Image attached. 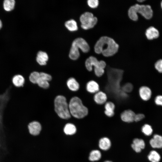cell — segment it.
Listing matches in <instances>:
<instances>
[{"label":"cell","instance_id":"1","mask_svg":"<svg viewBox=\"0 0 162 162\" xmlns=\"http://www.w3.org/2000/svg\"><path fill=\"white\" fill-rule=\"evenodd\" d=\"M118 48V45L113 39L105 36L101 37L97 41L94 50L96 53H101L105 57H109L115 54Z\"/></svg>","mask_w":162,"mask_h":162},{"label":"cell","instance_id":"2","mask_svg":"<svg viewBox=\"0 0 162 162\" xmlns=\"http://www.w3.org/2000/svg\"><path fill=\"white\" fill-rule=\"evenodd\" d=\"M128 14L130 19L136 21L139 18L138 14H140L145 19L149 20L152 17L153 11L149 5L136 4L130 7Z\"/></svg>","mask_w":162,"mask_h":162},{"label":"cell","instance_id":"3","mask_svg":"<svg viewBox=\"0 0 162 162\" xmlns=\"http://www.w3.org/2000/svg\"><path fill=\"white\" fill-rule=\"evenodd\" d=\"M68 105L70 115L76 118H82L88 114L87 108L83 104L81 99L78 97L72 98Z\"/></svg>","mask_w":162,"mask_h":162},{"label":"cell","instance_id":"4","mask_svg":"<svg viewBox=\"0 0 162 162\" xmlns=\"http://www.w3.org/2000/svg\"><path fill=\"white\" fill-rule=\"evenodd\" d=\"M55 110L58 116L64 119H68L70 117L69 105L65 97L58 95L54 100Z\"/></svg>","mask_w":162,"mask_h":162},{"label":"cell","instance_id":"5","mask_svg":"<svg viewBox=\"0 0 162 162\" xmlns=\"http://www.w3.org/2000/svg\"><path fill=\"white\" fill-rule=\"evenodd\" d=\"M81 27L83 29L87 30L93 28L97 24L98 19L89 12H86L82 14L80 17Z\"/></svg>","mask_w":162,"mask_h":162},{"label":"cell","instance_id":"6","mask_svg":"<svg viewBox=\"0 0 162 162\" xmlns=\"http://www.w3.org/2000/svg\"><path fill=\"white\" fill-rule=\"evenodd\" d=\"M85 66L88 70L91 71L93 66L94 67V68H100L104 69L106 66V63L104 61H99L95 57L91 56L86 60Z\"/></svg>","mask_w":162,"mask_h":162},{"label":"cell","instance_id":"7","mask_svg":"<svg viewBox=\"0 0 162 162\" xmlns=\"http://www.w3.org/2000/svg\"><path fill=\"white\" fill-rule=\"evenodd\" d=\"M52 80L50 75L44 72L40 73V76L37 84L40 87L47 88L49 86V81Z\"/></svg>","mask_w":162,"mask_h":162},{"label":"cell","instance_id":"8","mask_svg":"<svg viewBox=\"0 0 162 162\" xmlns=\"http://www.w3.org/2000/svg\"><path fill=\"white\" fill-rule=\"evenodd\" d=\"M28 129L29 134L32 136L38 135L41 129L40 124L38 122L33 121L29 123L28 125Z\"/></svg>","mask_w":162,"mask_h":162},{"label":"cell","instance_id":"9","mask_svg":"<svg viewBox=\"0 0 162 162\" xmlns=\"http://www.w3.org/2000/svg\"><path fill=\"white\" fill-rule=\"evenodd\" d=\"M73 44L80 48L83 52H88L90 49L89 46L86 41L83 38H78L75 39L73 42Z\"/></svg>","mask_w":162,"mask_h":162},{"label":"cell","instance_id":"10","mask_svg":"<svg viewBox=\"0 0 162 162\" xmlns=\"http://www.w3.org/2000/svg\"><path fill=\"white\" fill-rule=\"evenodd\" d=\"M145 35L148 40H152L158 38L159 36V33L157 29L151 26L146 30Z\"/></svg>","mask_w":162,"mask_h":162},{"label":"cell","instance_id":"11","mask_svg":"<svg viewBox=\"0 0 162 162\" xmlns=\"http://www.w3.org/2000/svg\"><path fill=\"white\" fill-rule=\"evenodd\" d=\"M135 113L132 110H127L121 114V118L123 121L126 122H131L134 121Z\"/></svg>","mask_w":162,"mask_h":162},{"label":"cell","instance_id":"12","mask_svg":"<svg viewBox=\"0 0 162 162\" xmlns=\"http://www.w3.org/2000/svg\"><path fill=\"white\" fill-rule=\"evenodd\" d=\"M139 92L140 97L144 100H148L151 97V91L150 88L147 86H143L141 87Z\"/></svg>","mask_w":162,"mask_h":162},{"label":"cell","instance_id":"13","mask_svg":"<svg viewBox=\"0 0 162 162\" xmlns=\"http://www.w3.org/2000/svg\"><path fill=\"white\" fill-rule=\"evenodd\" d=\"M145 146V142L143 140L136 138L133 140L131 147L136 152H140L142 149L144 148Z\"/></svg>","mask_w":162,"mask_h":162},{"label":"cell","instance_id":"14","mask_svg":"<svg viewBox=\"0 0 162 162\" xmlns=\"http://www.w3.org/2000/svg\"><path fill=\"white\" fill-rule=\"evenodd\" d=\"M150 144L153 148H162V136L158 134L154 135L150 141Z\"/></svg>","mask_w":162,"mask_h":162},{"label":"cell","instance_id":"15","mask_svg":"<svg viewBox=\"0 0 162 162\" xmlns=\"http://www.w3.org/2000/svg\"><path fill=\"white\" fill-rule=\"evenodd\" d=\"M36 59L37 62L40 65H45L48 60V56L46 52L40 51L37 53Z\"/></svg>","mask_w":162,"mask_h":162},{"label":"cell","instance_id":"16","mask_svg":"<svg viewBox=\"0 0 162 162\" xmlns=\"http://www.w3.org/2000/svg\"><path fill=\"white\" fill-rule=\"evenodd\" d=\"M95 102L98 104H102L106 101L107 97L106 94L103 92L100 91L97 92L94 96Z\"/></svg>","mask_w":162,"mask_h":162},{"label":"cell","instance_id":"17","mask_svg":"<svg viewBox=\"0 0 162 162\" xmlns=\"http://www.w3.org/2000/svg\"><path fill=\"white\" fill-rule=\"evenodd\" d=\"M12 82L15 87H22L25 83V79L22 75L17 74L13 77Z\"/></svg>","mask_w":162,"mask_h":162},{"label":"cell","instance_id":"18","mask_svg":"<svg viewBox=\"0 0 162 162\" xmlns=\"http://www.w3.org/2000/svg\"><path fill=\"white\" fill-rule=\"evenodd\" d=\"M115 108V105L113 103L110 101L106 102L105 105V114L108 117H112L114 114Z\"/></svg>","mask_w":162,"mask_h":162},{"label":"cell","instance_id":"19","mask_svg":"<svg viewBox=\"0 0 162 162\" xmlns=\"http://www.w3.org/2000/svg\"><path fill=\"white\" fill-rule=\"evenodd\" d=\"M86 89L88 92L91 93H97L99 90V86L95 81L91 80L87 84Z\"/></svg>","mask_w":162,"mask_h":162},{"label":"cell","instance_id":"20","mask_svg":"<svg viewBox=\"0 0 162 162\" xmlns=\"http://www.w3.org/2000/svg\"><path fill=\"white\" fill-rule=\"evenodd\" d=\"M99 146L100 148L102 150H107L109 149L111 147V141L107 137H103L99 140Z\"/></svg>","mask_w":162,"mask_h":162},{"label":"cell","instance_id":"21","mask_svg":"<svg viewBox=\"0 0 162 162\" xmlns=\"http://www.w3.org/2000/svg\"><path fill=\"white\" fill-rule=\"evenodd\" d=\"M67 85L70 90L74 91H77L79 88V83L73 78H70L68 80Z\"/></svg>","mask_w":162,"mask_h":162},{"label":"cell","instance_id":"22","mask_svg":"<svg viewBox=\"0 0 162 162\" xmlns=\"http://www.w3.org/2000/svg\"><path fill=\"white\" fill-rule=\"evenodd\" d=\"M80 56V52L78 48L74 44H72L71 47L69 54V57L71 59H77Z\"/></svg>","mask_w":162,"mask_h":162},{"label":"cell","instance_id":"23","mask_svg":"<svg viewBox=\"0 0 162 162\" xmlns=\"http://www.w3.org/2000/svg\"><path fill=\"white\" fill-rule=\"evenodd\" d=\"M75 126L71 123H68L65 126L64 128V133L67 135H72L74 134L76 132Z\"/></svg>","mask_w":162,"mask_h":162},{"label":"cell","instance_id":"24","mask_svg":"<svg viewBox=\"0 0 162 162\" xmlns=\"http://www.w3.org/2000/svg\"><path fill=\"white\" fill-rule=\"evenodd\" d=\"M66 28L70 31L73 32L78 29V26L76 21L71 19L66 21L65 23Z\"/></svg>","mask_w":162,"mask_h":162},{"label":"cell","instance_id":"25","mask_svg":"<svg viewBox=\"0 0 162 162\" xmlns=\"http://www.w3.org/2000/svg\"><path fill=\"white\" fill-rule=\"evenodd\" d=\"M101 154L100 152L97 150L92 151L90 153L89 160L92 161L99 160L101 158Z\"/></svg>","mask_w":162,"mask_h":162},{"label":"cell","instance_id":"26","mask_svg":"<svg viewBox=\"0 0 162 162\" xmlns=\"http://www.w3.org/2000/svg\"><path fill=\"white\" fill-rule=\"evenodd\" d=\"M15 3L14 0H5L3 3L4 10L8 11L12 10L14 8Z\"/></svg>","mask_w":162,"mask_h":162},{"label":"cell","instance_id":"27","mask_svg":"<svg viewBox=\"0 0 162 162\" xmlns=\"http://www.w3.org/2000/svg\"><path fill=\"white\" fill-rule=\"evenodd\" d=\"M149 161L151 162H159L160 159V154L155 151L150 152L148 156Z\"/></svg>","mask_w":162,"mask_h":162},{"label":"cell","instance_id":"28","mask_svg":"<svg viewBox=\"0 0 162 162\" xmlns=\"http://www.w3.org/2000/svg\"><path fill=\"white\" fill-rule=\"evenodd\" d=\"M40 73L34 71L31 73L29 75V81L33 83L36 84L39 79Z\"/></svg>","mask_w":162,"mask_h":162},{"label":"cell","instance_id":"29","mask_svg":"<svg viewBox=\"0 0 162 162\" xmlns=\"http://www.w3.org/2000/svg\"><path fill=\"white\" fill-rule=\"evenodd\" d=\"M142 131L145 135L148 136L152 134L153 130L150 125L145 124L142 127Z\"/></svg>","mask_w":162,"mask_h":162},{"label":"cell","instance_id":"30","mask_svg":"<svg viewBox=\"0 0 162 162\" xmlns=\"http://www.w3.org/2000/svg\"><path fill=\"white\" fill-rule=\"evenodd\" d=\"M154 67L158 72L162 73V59H160L155 62Z\"/></svg>","mask_w":162,"mask_h":162},{"label":"cell","instance_id":"31","mask_svg":"<svg viewBox=\"0 0 162 162\" xmlns=\"http://www.w3.org/2000/svg\"><path fill=\"white\" fill-rule=\"evenodd\" d=\"M133 86L130 83H127L125 84L122 87V90L126 93H129L132 91Z\"/></svg>","mask_w":162,"mask_h":162},{"label":"cell","instance_id":"32","mask_svg":"<svg viewBox=\"0 0 162 162\" xmlns=\"http://www.w3.org/2000/svg\"><path fill=\"white\" fill-rule=\"evenodd\" d=\"M87 4L89 7L92 8H95L98 7L99 4L98 0H88Z\"/></svg>","mask_w":162,"mask_h":162},{"label":"cell","instance_id":"33","mask_svg":"<svg viewBox=\"0 0 162 162\" xmlns=\"http://www.w3.org/2000/svg\"><path fill=\"white\" fill-rule=\"evenodd\" d=\"M145 117V116L142 114H135L134 118V121L137 122L142 119Z\"/></svg>","mask_w":162,"mask_h":162},{"label":"cell","instance_id":"34","mask_svg":"<svg viewBox=\"0 0 162 162\" xmlns=\"http://www.w3.org/2000/svg\"><path fill=\"white\" fill-rule=\"evenodd\" d=\"M155 102L156 104L162 106V96H157L155 99Z\"/></svg>","mask_w":162,"mask_h":162},{"label":"cell","instance_id":"35","mask_svg":"<svg viewBox=\"0 0 162 162\" xmlns=\"http://www.w3.org/2000/svg\"><path fill=\"white\" fill-rule=\"evenodd\" d=\"M146 1V0H137V1L140 3H143Z\"/></svg>","mask_w":162,"mask_h":162},{"label":"cell","instance_id":"36","mask_svg":"<svg viewBox=\"0 0 162 162\" xmlns=\"http://www.w3.org/2000/svg\"><path fill=\"white\" fill-rule=\"evenodd\" d=\"M2 26V21L0 20V29L1 28Z\"/></svg>","mask_w":162,"mask_h":162},{"label":"cell","instance_id":"37","mask_svg":"<svg viewBox=\"0 0 162 162\" xmlns=\"http://www.w3.org/2000/svg\"><path fill=\"white\" fill-rule=\"evenodd\" d=\"M160 6H161V8L162 9V0H161V3H160Z\"/></svg>","mask_w":162,"mask_h":162},{"label":"cell","instance_id":"38","mask_svg":"<svg viewBox=\"0 0 162 162\" xmlns=\"http://www.w3.org/2000/svg\"><path fill=\"white\" fill-rule=\"evenodd\" d=\"M104 162H112L111 161H109V160H107V161H105Z\"/></svg>","mask_w":162,"mask_h":162}]
</instances>
